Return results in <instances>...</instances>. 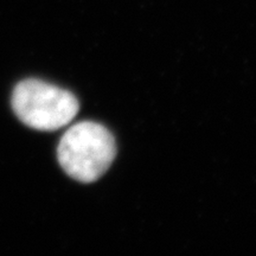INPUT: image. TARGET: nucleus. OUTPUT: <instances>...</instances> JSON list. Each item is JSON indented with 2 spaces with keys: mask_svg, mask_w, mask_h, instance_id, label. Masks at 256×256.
Returning <instances> with one entry per match:
<instances>
[{
  "mask_svg": "<svg viewBox=\"0 0 256 256\" xmlns=\"http://www.w3.org/2000/svg\"><path fill=\"white\" fill-rule=\"evenodd\" d=\"M12 108L18 119L30 128L56 130L74 120L78 101L68 90L30 78L16 86Z\"/></svg>",
  "mask_w": 256,
  "mask_h": 256,
  "instance_id": "nucleus-2",
  "label": "nucleus"
},
{
  "mask_svg": "<svg viewBox=\"0 0 256 256\" xmlns=\"http://www.w3.org/2000/svg\"><path fill=\"white\" fill-rule=\"evenodd\" d=\"M116 154L113 136L95 122L70 127L60 139L57 156L62 168L81 183H92L110 168Z\"/></svg>",
  "mask_w": 256,
  "mask_h": 256,
  "instance_id": "nucleus-1",
  "label": "nucleus"
}]
</instances>
